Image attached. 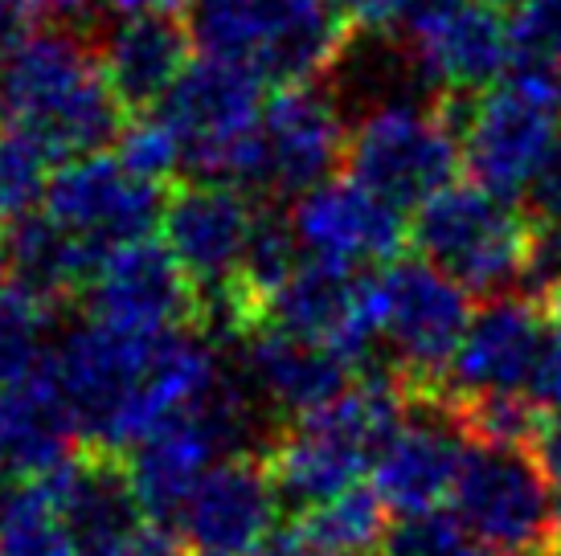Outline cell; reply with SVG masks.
Instances as JSON below:
<instances>
[{
	"label": "cell",
	"instance_id": "6da1fadb",
	"mask_svg": "<svg viewBox=\"0 0 561 556\" xmlns=\"http://www.w3.org/2000/svg\"><path fill=\"white\" fill-rule=\"evenodd\" d=\"M410 405L414 393L398 377H365L336 402L283 421L259 450L279 499L308 511L360 487Z\"/></svg>",
	"mask_w": 561,
	"mask_h": 556
},
{
	"label": "cell",
	"instance_id": "7a4b0ae2",
	"mask_svg": "<svg viewBox=\"0 0 561 556\" xmlns=\"http://www.w3.org/2000/svg\"><path fill=\"white\" fill-rule=\"evenodd\" d=\"M4 107L16 131L33 136L54 160L91 155L119 139L124 115L99 46L79 30L30 33L0 70Z\"/></svg>",
	"mask_w": 561,
	"mask_h": 556
},
{
	"label": "cell",
	"instance_id": "3957f363",
	"mask_svg": "<svg viewBox=\"0 0 561 556\" xmlns=\"http://www.w3.org/2000/svg\"><path fill=\"white\" fill-rule=\"evenodd\" d=\"M266 209L226 181H197L169 193L160 230L164 246L202 299V332L242 340L263 324V308L250 282L254 250Z\"/></svg>",
	"mask_w": 561,
	"mask_h": 556
},
{
	"label": "cell",
	"instance_id": "277c9868",
	"mask_svg": "<svg viewBox=\"0 0 561 556\" xmlns=\"http://www.w3.org/2000/svg\"><path fill=\"white\" fill-rule=\"evenodd\" d=\"M463 94H393L360 111L348 131V176L393 209H422L463 169Z\"/></svg>",
	"mask_w": 561,
	"mask_h": 556
},
{
	"label": "cell",
	"instance_id": "5b68a950",
	"mask_svg": "<svg viewBox=\"0 0 561 556\" xmlns=\"http://www.w3.org/2000/svg\"><path fill=\"white\" fill-rule=\"evenodd\" d=\"M348 37L332 0H197L193 13L205 58L279 86L316 82L344 58Z\"/></svg>",
	"mask_w": 561,
	"mask_h": 556
},
{
	"label": "cell",
	"instance_id": "8992f818",
	"mask_svg": "<svg viewBox=\"0 0 561 556\" xmlns=\"http://www.w3.org/2000/svg\"><path fill=\"white\" fill-rule=\"evenodd\" d=\"M410 238L422 263L468 294H513L529 278L533 217L480 185H451L414 213Z\"/></svg>",
	"mask_w": 561,
	"mask_h": 556
},
{
	"label": "cell",
	"instance_id": "52a82bcc",
	"mask_svg": "<svg viewBox=\"0 0 561 556\" xmlns=\"http://www.w3.org/2000/svg\"><path fill=\"white\" fill-rule=\"evenodd\" d=\"M463 169L471 185L516 201L537 185L561 139V91L529 70L496 82L492 91L463 99Z\"/></svg>",
	"mask_w": 561,
	"mask_h": 556
},
{
	"label": "cell",
	"instance_id": "ba28073f",
	"mask_svg": "<svg viewBox=\"0 0 561 556\" xmlns=\"http://www.w3.org/2000/svg\"><path fill=\"white\" fill-rule=\"evenodd\" d=\"M374 299L377 344L390 348L393 377L414 397H435L476 315L468 291L422 258H398L374 275Z\"/></svg>",
	"mask_w": 561,
	"mask_h": 556
},
{
	"label": "cell",
	"instance_id": "9c48e42d",
	"mask_svg": "<svg viewBox=\"0 0 561 556\" xmlns=\"http://www.w3.org/2000/svg\"><path fill=\"white\" fill-rule=\"evenodd\" d=\"M259 78L238 66L202 58L185 70V78L172 86L160 103V119L181 143V160L202 181H226L247 185L254 139L263 124V99Z\"/></svg>",
	"mask_w": 561,
	"mask_h": 556
},
{
	"label": "cell",
	"instance_id": "30bf717a",
	"mask_svg": "<svg viewBox=\"0 0 561 556\" xmlns=\"http://www.w3.org/2000/svg\"><path fill=\"white\" fill-rule=\"evenodd\" d=\"M455 520L492 556H553V495L529 447L468 442Z\"/></svg>",
	"mask_w": 561,
	"mask_h": 556
},
{
	"label": "cell",
	"instance_id": "8fae6325",
	"mask_svg": "<svg viewBox=\"0 0 561 556\" xmlns=\"http://www.w3.org/2000/svg\"><path fill=\"white\" fill-rule=\"evenodd\" d=\"M348 131L341 99L320 91L316 82L279 86V94L263 107V124L254 139L247 185L266 197H304L328 185L332 172L348 155Z\"/></svg>",
	"mask_w": 561,
	"mask_h": 556
},
{
	"label": "cell",
	"instance_id": "7c38bea8",
	"mask_svg": "<svg viewBox=\"0 0 561 556\" xmlns=\"http://www.w3.org/2000/svg\"><path fill=\"white\" fill-rule=\"evenodd\" d=\"M164 185H152L127 169L119 155H75L54 169L42 213L79 238L82 246L107 258L111 250L148 238V230L164 217Z\"/></svg>",
	"mask_w": 561,
	"mask_h": 556
},
{
	"label": "cell",
	"instance_id": "4fadbf2b",
	"mask_svg": "<svg viewBox=\"0 0 561 556\" xmlns=\"http://www.w3.org/2000/svg\"><path fill=\"white\" fill-rule=\"evenodd\" d=\"M546 352V303L537 294H496L471 315L468 336L459 344L451 372L435 397L438 402L529 397Z\"/></svg>",
	"mask_w": 561,
	"mask_h": 556
},
{
	"label": "cell",
	"instance_id": "5bb4252c",
	"mask_svg": "<svg viewBox=\"0 0 561 556\" xmlns=\"http://www.w3.org/2000/svg\"><path fill=\"white\" fill-rule=\"evenodd\" d=\"M87 311L94 324L119 327L131 336L202 332V299L188 275L157 238H140L111 250L87 282Z\"/></svg>",
	"mask_w": 561,
	"mask_h": 556
},
{
	"label": "cell",
	"instance_id": "9a60e30c",
	"mask_svg": "<svg viewBox=\"0 0 561 556\" xmlns=\"http://www.w3.org/2000/svg\"><path fill=\"white\" fill-rule=\"evenodd\" d=\"M259 327H279L296 340L336 352L344 364L357 369L377 348L374 275L299 258L296 270L271 291Z\"/></svg>",
	"mask_w": 561,
	"mask_h": 556
},
{
	"label": "cell",
	"instance_id": "2e32d148",
	"mask_svg": "<svg viewBox=\"0 0 561 556\" xmlns=\"http://www.w3.org/2000/svg\"><path fill=\"white\" fill-rule=\"evenodd\" d=\"M279 503L263 454H234L205 475L172 536L188 556H259L279 532Z\"/></svg>",
	"mask_w": 561,
	"mask_h": 556
},
{
	"label": "cell",
	"instance_id": "e0dca14e",
	"mask_svg": "<svg viewBox=\"0 0 561 556\" xmlns=\"http://www.w3.org/2000/svg\"><path fill=\"white\" fill-rule=\"evenodd\" d=\"M291 238L304 258L341 270L357 266H390L405 246L402 209L381 201L365 185L348 181H328V185L304 193L291 213H287Z\"/></svg>",
	"mask_w": 561,
	"mask_h": 556
},
{
	"label": "cell",
	"instance_id": "ac0fdd59",
	"mask_svg": "<svg viewBox=\"0 0 561 556\" xmlns=\"http://www.w3.org/2000/svg\"><path fill=\"white\" fill-rule=\"evenodd\" d=\"M468 459V438L455 417L435 397H414L410 414L393 430L386 450L374 463V491L386 511L398 516H426L438 511L455 495L459 471Z\"/></svg>",
	"mask_w": 561,
	"mask_h": 556
},
{
	"label": "cell",
	"instance_id": "d6986e66",
	"mask_svg": "<svg viewBox=\"0 0 561 556\" xmlns=\"http://www.w3.org/2000/svg\"><path fill=\"white\" fill-rule=\"evenodd\" d=\"M234 372L250 397H259L275 414H287L291 421V417L336 402L348 389L353 364H344L328 348L287 336L279 327H254L250 336L238 340Z\"/></svg>",
	"mask_w": 561,
	"mask_h": 556
},
{
	"label": "cell",
	"instance_id": "ffe728a7",
	"mask_svg": "<svg viewBox=\"0 0 561 556\" xmlns=\"http://www.w3.org/2000/svg\"><path fill=\"white\" fill-rule=\"evenodd\" d=\"M193 30L176 13H124L99 42V58L111 78L119 107L148 115L172 94V86L193 66Z\"/></svg>",
	"mask_w": 561,
	"mask_h": 556
},
{
	"label": "cell",
	"instance_id": "44dd1931",
	"mask_svg": "<svg viewBox=\"0 0 561 556\" xmlns=\"http://www.w3.org/2000/svg\"><path fill=\"white\" fill-rule=\"evenodd\" d=\"M75 438L79 426L49 369L0 385V479H46L75 459Z\"/></svg>",
	"mask_w": 561,
	"mask_h": 556
},
{
	"label": "cell",
	"instance_id": "7402d4cb",
	"mask_svg": "<svg viewBox=\"0 0 561 556\" xmlns=\"http://www.w3.org/2000/svg\"><path fill=\"white\" fill-rule=\"evenodd\" d=\"M103 263L99 254L82 246L79 238H70L58 230L46 213L21 221L9 233V266H13V282L25 291L49 299L54 308L62 303L66 294L87 291L94 266Z\"/></svg>",
	"mask_w": 561,
	"mask_h": 556
},
{
	"label": "cell",
	"instance_id": "603a6c76",
	"mask_svg": "<svg viewBox=\"0 0 561 556\" xmlns=\"http://www.w3.org/2000/svg\"><path fill=\"white\" fill-rule=\"evenodd\" d=\"M287 528L304 556H369L390 532L386 503L369 487H353L320 508H308Z\"/></svg>",
	"mask_w": 561,
	"mask_h": 556
},
{
	"label": "cell",
	"instance_id": "cb8c5ba5",
	"mask_svg": "<svg viewBox=\"0 0 561 556\" xmlns=\"http://www.w3.org/2000/svg\"><path fill=\"white\" fill-rule=\"evenodd\" d=\"M0 556H79V532L46 479L0 491Z\"/></svg>",
	"mask_w": 561,
	"mask_h": 556
},
{
	"label": "cell",
	"instance_id": "d4e9b609",
	"mask_svg": "<svg viewBox=\"0 0 561 556\" xmlns=\"http://www.w3.org/2000/svg\"><path fill=\"white\" fill-rule=\"evenodd\" d=\"M54 348V303L13 282L0 294V385L46 372Z\"/></svg>",
	"mask_w": 561,
	"mask_h": 556
},
{
	"label": "cell",
	"instance_id": "484cf974",
	"mask_svg": "<svg viewBox=\"0 0 561 556\" xmlns=\"http://www.w3.org/2000/svg\"><path fill=\"white\" fill-rule=\"evenodd\" d=\"M54 155L25 131H0V230L13 233L21 221L37 217V209L46 205L49 169Z\"/></svg>",
	"mask_w": 561,
	"mask_h": 556
},
{
	"label": "cell",
	"instance_id": "4316f807",
	"mask_svg": "<svg viewBox=\"0 0 561 556\" xmlns=\"http://www.w3.org/2000/svg\"><path fill=\"white\" fill-rule=\"evenodd\" d=\"M516 70L546 78L561 91V0H513Z\"/></svg>",
	"mask_w": 561,
	"mask_h": 556
},
{
	"label": "cell",
	"instance_id": "83f0119b",
	"mask_svg": "<svg viewBox=\"0 0 561 556\" xmlns=\"http://www.w3.org/2000/svg\"><path fill=\"white\" fill-rule=\"evenodd\" d=\"M381 556H492L455 516H405L386 532Z\"/></svg>",
	"mask_w": 561,
	"mask_h": 556
},
{
	"label": "cell",
	"instance_id": "f1b7e54d",
	"mask_svg": "<svg viewBox=\"0 0 561 556\" xmlns=\"http://www.w3.org/2000/svg\"><path fill=\"white\" fill-rule=\"evenodd\" d=\"M115 155L136 176L152 181V185H164L172 172L185 169L181 143H176V136H172L160 115H131L124 131H119V139H115Z\"/></svg>",
	"mask_w": 561,
	"mask_h": 556
},
{
	"label": "cell",
	"instance_id": "f546056e",
	"mask_svg": "<svg viewBox=\"0 0 561 556\" xmlns=\"http://www.w3.org/2000/svg\"><path fill=\"white\" fill-rule=\"evenodd\" d=\"M79 556H172L169 532L144 520L124 532H107V536H91L79 544Z\"/></svg>",
	"mask_w": 561,
	"mask_h": 556
},
{
	"label": "cell",
	"instance_id": "4dcf8cb0",
	"mask_svg": "<svg viewBox=\"0 0 561 556\" xmlns=\"http://www.w3.org/2000/svg\"><path fill=\"white\" fill-rule=\"evenodd\" d=\"M332 9L353 33H393L398 0H332Z\"/></svg>",
	"mask_w": 561,
	"mask_h": 556
},
{
	"label": "cell",
	"instance_id": "1f68e13d",
	"mask_svg": "<svg viewBox=\"0 0 561 556\" xmlns=\"http://www.w3.org/2000/svg\"><path fill=\"white\" fill-rule=\"evenodd\" d=\"M529 205L537 221H561V139L537 176V185L529 188Z\"/></svg>",
	"mask_w": 561,
	"mask_h": 556
},
{
	"label": "cell",
	"instance_id": "d6a6232c",
	"mask_svg": "<svg viewBox=\"0 0 561 556\" xmlns=\"http://www.w3.org/2000/svg\"><path fill=\"white\" fill-rule=\"evenodd\" d=\"M533 459L546 471V479L561 487V409H549L533 438Z\"/></svg>",
	"mask_w": 561,
	"mask_h": 556
},
{
	"label": "cell",
	"instance_id": "836d02e7",
	"mask_svg": "<svg viewBox=\"0 0 561 556\" xmlns=\"http://www.w3.org/2000/svg\"><path fill=\"white\" fill-rule=\"evenodd\" d=\"M30 25H33V13L25 4H16V0H0V62L13 54L25 37H30Z\"/></svg>",
	"mask_w": 561,
	"mask_h": 556
},
{
	"label": "cell",
	"instance_id": "e575fe53",
	"mask_svg": "<svg viewBox=\"0 0 561 556\" xmlns=\"http://www.w3.org/2000/svg\"><path fill=\"white\" fill-rule=\"evenodd\" d=\"M16 4H25L33 16H58V21H75V16L91 13L94 0H16Z\"/></svg>",
	"mask_w": 561,
	"mask_h": 556
},
{
	"label": "cell",
	"instance_id": "d590c367",
	"mask_svg": "<svg viewBox=\"0 0 561 556\" xmlns=\"http://www.w3.org/2000/svg\"><path fill=\"white\" fill-rule=\"evenodd\" d=\"M181 4H193V0H111V9L124 13H176Z\"/></svg>",
	"mask_w": 561,
	"mask_h": 556
},
{
	"label": "cell",
	"instance_id": "8d00e7d4",
	"mask_svg": "<svg viewBox=\"0 0 561 556\" xmlns=\"http://www.w3.org/2000/svg\"><path fill=\"white\" fill-rule=\"evenodd\" d=\"M541 303H546V324H549V340L558 344L561 348V287L553 294H546V299H541Z\"/></svg>",
	"mask_w": 561,
	"mask_h": 556
},
{
	"label": "cell",
	"instance_id": "74e56055",
	"mask_svg": "<svg viewBox=\"0 0 561 556\" xmlns=\"http://www.w3.org/2000/svg\"><path fill=\"white\" fill-rule=\"evenodd\" d=\"M9 275H13V266H9V246H0V294L9 291V287H4Z\"/></svg>",
	"mask_w": 561,
	"mask_h": 556
},
{
	"label": "cell",
	"instance_id": "f35d334b",
	"mask_svg": "<svg viewBox=\"0 0 561 556\" xmlns=\"http://www.w3.org/2000/svg\"><path fill=\"white\" fill-rule=\"evenodd\" d=\"M553 556H561V495H558V508H553Z\"/></svg>",
	"mask_w": 561,
	"mask_h": 556
},
{
	"label": "cell",
	"instance_id": "ab89813d",
	"mask_svg": "<svg viewBox=\"0 0 561 556\" xmlns=\"http://www.w3.org/2000/svg\"><path fill=\"white\" fill-rule=\"evenodd\" d=\"M4 115H9V107H4V91H0V124H4Z\"/></svg>",
	"mask_w": 561,
	"mask_h": 556
},
{
	"label": "cell",
	"instance_id": "60d3db41",
	"mask_svg": "<svg viewBox=\"0 0 561 556\" xmlns=\"http://www.w3.org/2000/svg\"><path fill=\"white\" fill-rule=\"evenodd\" d=\"M369 556H374V553H369Z\"/></svg>",
	"mask_w": 561,
	"mask_h": 556
}]
</instances>
